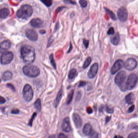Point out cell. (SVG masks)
Segmentation results:
<instances>
[{"mask_svg": "<svg viewBox=\"0 0 138 138\" xmlns=\"http://www.w3.org/2000/svg\"><path fill=\"white\" fill-rule=\"evenodd\" d=\"M123 66H124V63L123 61L120 59L118 60L115 62L111 68V73L112 75H114L119 70L122 69Z\"/></svg>", "mask_w": 138, "mask_h": 138, "instance_id": "10", "label": "cell"}, {"mask_svg": "<svg viewBox=\"0 0 138 138\" xmlns=\"http://www.w3.org/2000/svg\"><path fill=\"white\" fill-rule=\"evenodd\" d=\"M25 34L27 38L31 41H36L38 38V34L34 30L31 29H27L26 31Z\"/></svg>", "mask_w": 138, "mask_h": 138, "instance_id": "11", "label": "cell"}, {"mask_svg": "<svg viewBox=\"0 0 138 138\" xmlns=\"http://www.w3.org/2000/svg\"><path fill=\"white\" fill-rule=\"evenodd\" d=\"M90 138H99V134L95 131H92L89 135Z\"/></svg>", "mask_w": 138, "mask_h": 138, "instance_id": "30", "label": "cell"}, {"mask_svg": "<svg viewBox=\"0 0 138 138\" xmlns=\"http://www.w3.org/2000/svg\"><path fill=\"white\" fill-rule=\"evenodd\" d=\"M91 61H92V58L90 57H88L87 58V59H86V60L84 62V65H83V68L84 69H86L88 67L90 64Z\"/></svg>", "mask_w": 138, "mask_h": 138, "instance_id": "27", "label": "cell"}, {"mask_svg": "<svg viewBox=\"0 0 138 138\" xmlns=\"http://www.w3.org/2000/svg\"><path fill=\"white\" fill-rule=\"evenodd\" d=\"M134 108H135V106L134 105H132V106L130 107L128 109V113H132V112L134 111Z\"/></svg>", "mask_w": 138, "mask_h": 138, "instance_id": "38", "label": "cell"}, {"mask_svg": "<svg viewBox=\"0 0 138 138\" xmlns=\"http://www.w3.org/2000/svg\"><path fill=\"white\" fill-rule=\"evenodd\" d=\"M79 3L81 7L83 8H86L88 5L87 2L85 0H79Z\"/></svg>", "mask_w": 138, "mask_h": 138, "instance_id": "31", "label": "cell"}, {"mask_svg": "<svg viewBox=\"0 0 138 138\" xmlns=\"http://www.w3.org/2000/svg\"><path fill=\"white\" fill-rule=\"evenodd\" d=\"M62 94H63V90H62V89L61 88L58 93L57 96L56 97V99H55L54 103V106L55 108L57 107L58 105H59V103L60 102L61 99H62Z\"/></svg>", "mask_w": 138, "mask_h": 138, "instance_id": "17", "label": "cell"}, {"mask_svg": "<svg viewBox=\"0 0 138 138\" xmlns=\"http://www.w3.org/2000/svg\"><path fill=\"white\" fill-rule=\"evenodd\" d=\"M58 138H67V137L63 133H60Z\"/></svg>", "mask_w": 138, "mask_h": 138, "instance_id": "43", "label": "cell"}, {"mask_svg": "<svg viewBox=\"0 0 138 138\" xmlns=\"http://www.w3.org/2000/svg\"><path fill=\"white\" fill-rule=\"evenodd\" d=\"M23 72L27 76L31 78H35L40 74V70L37 66L32 65H25L23 68Z\"/></svg>", "mask_w": 138, "mask_h": 138, "instance_id": "3", "label": "cell"}, {"mask_svg": "<svg viewBox=\"0 0 138 138\" xmlns=\"http://www.w3.org/2000/svg\"><path fill=\"white\" fill-rule=\"evenodd\" d=\"M19 110L18 109H13L11 111V113L13 114H18L19 113Z\"/></svg>", "mask_w": 138, "mask_h": 138, "instance_id": "40", "label": "cell"}, {"mask_svg": "<svg viewBox=\"0 0 138 138\" xmlns=\"http://www.w3.org/2000/svg\"><path fill=\"white\" fill-rule=\"evenodd\" d=\"M7 86L9 88H10L11 90L13 91V92H15V88L13 86V85H12V84H8L7 85Z\"/></svg>", "mask_w": 138, "mask_h": 138, "instance_id": "37", "label": "cell"}, {"mask_svg": "<svg viewBox=\"0 0 138 138\" xmlns=\"http://www.w3.org/2000/svg\"><path fill=\"white\" fill-rule=\"evenodd\" d=\"M48 138H55V136L54 135H51L50 137H49Z\"/></svg>", "mask_w": 138, "mask_h": 138, "instance_id": "48", "label": "cell"}, {"mask_svg": "<svg viewBox=\"0 0 138 138\" xmlns=\"http://www.w3.org/2000/svg\"><path fill=\"white\" fill-rule=\"evenodd\" d=\"M86 111L88 114H91L92 113L93 110L92 108L90 107H88L86 109Z\"/></svg>", "mask_w": 138, "mask_h": 138, "instance_id": "42", "label": "cell"}, {"mask_svg": "<svg viewBox=\"0 0 138 138\" xmlns=\"http://www.w3.org/2000/svg\"><path fill=\"white\" fill-rule=\"evenodd\" d=\"M126 77V72L122 71L119 72L115 78V83L119 87L123 84Z\"/></svg>", "mask_w": 138, "mask_h": 138, "instance_id": "7", "label": "cell"}, {"mask_svg": "<svg viewBox=\"0 0 138 138\" xmlns=\"http://www.w3.org/2000/svg\"><path fill=\"white\" fill-rule=\"evenodd\" d=\"M10 13L9 10L8 8H4L0 10V16L1 19H5L9 16Z\"/></svg>", "mask_w": 138, "mask_h": 138, "instance_id": "20", "label": "cell"}, {"mask_svg": "<svg viewBox=\"0 0 138 138\" xmlns=\"http://www.w3.org/2000/svg\"><path fill=\"white\" fill-rule=\"evenodd\" d=\"M41 1L47 7L51 6L52 4V1L51 0H41Z\"/></svg>", "mask_w": 138, "mask_h": 138, "instance_id": "33", "label": "cell"}, {"mask_svg": "<svg viewBox=\"0 0 138 138\" xmlns=\"http://www.w3.org/2000/svg\"><path fill=\"white\" fill-rule=\"evenodd\" d=\"M62 129L64 132H70L72 131V127L69 118L67 117L64 119L62 123Z\"/></svg>", "mask_w": 138, "mask_h": 138, "instance_id": "12", "label": "cell"}, {"mask_svg": "<svg viewBox=\"0 0 138 138\" xmlns=\"http://www.w3.org/2000/svg\"><path fill=\"white\" fill-rule=\"evenodd\" d=\"M104 9L106 13L109 15L112 19H113V21L117 20V18H116L115 15V14L113 12H112L109 9H107V8H104Z\"/></svg>", "mask_w": 138, "mask_h": 138, "instance_id": "24", "label": "cell"}, {"mask_svg": "<svg viewBox=\"0 0 138 138\" xmlns=\"http://www.w3.org/2000/svg\"><path fill=\"white\" fill-rule=\"evenodd\" d=\"M99 70V65L95 63L91 66L88 73V76L90 79H93L96 76Z\"/></svg>", "mask_w": 138, "mask_h": 138, "instance_id": "13", "label": "cell"}, {"mask_svg": "<svg viewBox=\"0 0 138 138\" xmlns=\"http://www.w3.org/2000/svg\"><path fill=\"white\" fill-rule=\"evenodd\" d=\"M138 79V77L135 74H131L129 75L126 82L127 90H132L136 85Z\"/></svg>", "mask_w": 138, "mask_h": 138, "instance_id": "5", "label": "cell"}, {"mask_svg": "<svg viewBox=\"0 0 138 138\" xmlns=\"http://www.w3.org/2000/svg\"><path fill=\"white\" fill-rule=\"evenodd\" d=\"M107 34L108 35H113V34H115L114 29L113 27H110L109 28L108 31H107Z\"/></svg>", "mask_w": 138, "mask_h": 138, "instance_id": "34", "label": "cell"}, {"mask_svg": "<svg viewBox=\"0 0 138 138\" xmlns=\"http://www.w3.org/2000/svg\"><path fill=\"white\" fill-rule=\"evenodd\" d=\"M117 15L119 20L122 22H125L128 18V12L126 8L122 7L118 10Z\"/></svg>", "mask_w": 138, "mask_h": 138, "instance_id": "8", "label": "cell"}, {"mask_svg": "<svg viewBox=\"0 0 138 138\" xmlns=\"http://www.w3.org/2000/svg\"><path fill=\"white\" fill-rule=\"evenodd\" d=\"M92 132V127L89 123H86L84 126L83 129V132L84 135L89 136Z\"/></svg>", "mask_w": 138, "mask_h": 138, "instance_id": "16", "label": "cell"}, {"mask_svg": "<svg viewBox=\"0 0 138 138\" xmlns=\"http://www.w3.org/2000/svg\"><path fill=\"white\" fill-rule=\"evenodd\" d=\"M138 63L137 60L132 58L126 60L124 63V67L128 71H132L137 67Z\"/></svg>", "mask_w": 138, "mask_h": 138, "instance_id": "9", "label": "cell"}, {"mask_svg": "<svg viewBox=\"0 0 138 138\" xmlns=\"http://www.w3.org/2000/svg\"><path fill=\"white\" fill-rule=\"evenodd\" d=\"M125 100L128 104H131L134 101V94L133 93H130L127 94L125 97Z\"/></svg>", "mask_w": 138, "mask_h": 138, "instance_id": "22", "label": "cell"}, {"mask_svg": "<svg viewBox=\"0 0 138 138\" xmlns=\"http://www.w3.org/2000/svg\"><path fill=\"white\" fill-rule=\"evenodd\" d=\"M22 93L24 100L27 102L31 101L34 96L32 88L29 84H26L24 86Z\"/></svg>", "mask_w": 138, "mask_h": 138, "instance_id": "4", "label": "cell"}, {"mask_svg": "<svg viewBox=\"0 0 138 138\" xmlns=\"http://www.w3.org/2000/svg\"><path fill=\"white\" fill-rule=\"evenodd\" d=\"M50 62L51 63V65L53 66V67L54 68V69H56V63L55 62L54 59V56L53 54H51L50 56Z\"/></svg>", "mask_w": 138, "mask_h": 138, "instance_id": "28", "label": "cell"}, {"mask_svg": "<svg viewBox=\"0 0 138 138\" xmlns=\"http://www.w3.org/2000/svg\"><path fill=\"white\" fill-rule=\"evenodd\" d=\"M114 138H123L122 137H120V136H115L114 137Z\"/></svg>", "mask_w": 138, "mask_h": 138, "instance_id": "47", "label": "cell"}, {"mask_svg": "<svg viewBox=\"0 0 138 138\" xmlns=\"http://www.w3.org/2000/svg\"><path fill=\"white\" fill-rule=\"evenodd\" d=\"M6 102V100L5 99H4V98L2 97V96H0V104H4V103H5Z\"/></svg>", "mask_w": 138, "mask_h": 138, "instance_id": "41", "label": "cell"}, {"mask_svg": "<svg viewBox=\"0 0 138 138\" xmlns=\"http://www.w3.org/2000/svg\"><path fill=\"white\" fill-rule=\"evenodd\" d=\"M33 10L31 6L28 4L23 5L16 12L17 17L22 19H27L31 17Z\"/></svg>", "mask_w": 138, "mask_h": 138, "instance_id": "2", "label": "cell"}, {"mask_svg": "<svg viewBox=\"0 0 138 138\" xmlns=\"http://www.w3.org/2000/svg\"><path fill=\"white\" fill-rule=\"evenodd\" d=\"M74 95V90H72L69 93L67 96V97L66 99V104H69L71 102L73 99Z\"/></svg>", "mask_w": 138, "mask_h": 138, "instance_id": "26", "label": "cell"}, {"mask_svg": "<svg viewBox=\"0 0 138 138\" xmlns=\"http://www.w3.org/2000/svg\"><path fill=\"white\" fill-rule=\"evenodd\" d=\"M13 74L12 73L9 71H7L3 73L2 76V78L4 81H9L12 79Z\"/></svg>", "mask_w": 138, "mask_h": 138, "instance_id": "19", "label": "cell"}, {"mask_svg": "<svg viewBox=\"0 0 138 138\" xmlns=\"http://www.w3.org/2000/svg\"><path fill=\"white\" fill-rule=\"evenodd\" d=\"M13 58V53L12 52L4 51L3 53L1 56V63L2 65H8L12 62Z\"/></svg>", "mask_w": 138, "mask_h": 138, "instance_id": "6", "label": "cell"}, {"mask_svg": "<svg viewBox=\"0 0 138 138\" xmlns=\"http://www.w3.org/2000/svg\"><path fill=\"white\" fill-rule=\"evenodd\" d=\"M83 44H84V46H85V48H87L88 47L89 45V40L84 38L83 40Z\"/></svg>", "mask_w": 138, "mask_h": 138, "instance_id": "35", "label": "cell"}, {"mask_svg": "<svg viewBox=\"0 0 138 138\" xmlns=\"http://www.w3.org/2000/svg\"><path fill=\"white\" fill-rule=\"evenodd\" d=\"M37 113H34L33 114H32V117H31V119H30L28 122V125L30 126H32V123H33V121L34 120V119L35 118L36 116H37Z\"/></svg>", "mask_w": 138, "mask_h": 138, "instance_id": "29", "label": "cell"}, {"mask_svg": "<svg viewBox=\"0 0 138 138\" xmlns=\"http://www.w3.org/2000/svg\"><path fill=\"white\" fill-rule=\"evenodd\" d=\"M72 44L70 43V48H69V50H68L67 53H69L70 52V51L72 50Z\"/></svg>", "mask_w": 138, "mask_h": 138, "instance_id": "45", "label": "cell"}, {"mask_svg": "<svg viewBox=\"0 0 138 138\" xmlns=\"http://www.w3.org/2000/svg\"><path fill=\"white\" fill-rule=\"evenodd\" d=\"M72 118L76 128H81L82 125V121L79 115L76 113H73Z\"/></svg>", "mask_w": 138, "mask_h": 138, "instance_id": "14", "label": "cell"}, {"mask_svg": "<svg viewBox=\"0 0 138 138\" xmlns=\"http://www.w3.org/2000/svg\"><path fill=\"white\" fill-rule=\"evenodd\" d=\"M105 110H106V111H107V113H110V114H111V113H113V109H112V108H111L110 107H107V106H106Z\"/></svg>", "mask_w": 138, "mask_h": 138, "instance_id": "36", "label": "cell"}, {"mask_svg": "<svg viewBox=\"0 0 138 138\" xmlns=\"http://www.w3.org/2000/svg\"><path fill=\"white\" fill-rule=\"evenodd\" d=\"M77 72L76 69H73L70 71L68 75V77L70 79H73L76 77L77 75Z\"/></svg>", "mask_w": 138, "mask_h": 138, "instance_id": "23", "label": "cell"}, {"mask_svg": "<svg viewBox=\"0 0 138 138\" xmlns=\"http://www.w3.org/2000/svg\"><path fill=\"white\" fill-rule=\"evenodd\" d=\"M138 133L136 132H132L130 134L128 138H138Z\"/></svg>", "mask_w": 138, "mask_h": 138, "instance_id": "32", "label": "cell"}, {"mask_svg": "<svg viewBox=\"0 0 138 138\" xmlns=\"http://www.w3.org/2000/svg\"><path fill=\"white\" fill-rule=\"evenodd\" d=\"M110 41L112 44L114 46L118 45L120 41V36H119V32H117L115 34V35L112 38H111Z\"/></svg>", "mask_w": 138, "mask_h": 138, "instance_id": "21", "label": "cell"}, {"mask_svg": "<svg viewBox=\"0 0 138 138\" xmlns=\"http://www.w3.org/2000/svg\"><path fill=\"white\" fill-rule=\"evenodd\" d=\"M86 82L84 81H81L79 83V87H82L85 86L86 85Z\"/></svg>", "mask_w": 138, "mask_h": 138, "instance_id": "39", "label": "cell"}, {"mask_svg": "<svg viewBox=\"0 0 138 138\" xmlns=\"http://www.w3.org/2000/svg\"><path fill=\"white\" fill-rule=\"evenodd\" d=\"M11 43L9 40H5L3 41L0 44V49L1 51L2 50H8L11 47Z\"/></svg>", "mask_w": 138, "mask_h": 138, "instance_id": "18", "label": "cell"}, {"mask_svg": "<svg viewBox=\"0 0 138 138\" xmlns=\"http://www.w3.org/2000/svg\"><path fill=\"white\" fill-rule=\"evenodd\" d=\"M39 32L41 34H44L45 33H46V31H45L44 30H41L39 31Z\"/></svg>", "mask_w": 138, "mask_h": 138, "instance_id": "46", "label": "cell"}, {"mask_svg": "<svg viewBox=\"0 0 138 138\" xmlns=\"http://www.w3.org/2000/svg\"><path fill=\"white\" fill-rule=\"evenodd\" d=\"M21 58L25 63L29 64L34 62L35 58V52L33 47L28 45H24L20 49Z\"/></svg>", "mask_w": 138, "mask_h": 138, "instance_id": "1", "label": "cell"}, {"mask_svg": "<svg viewBox=\"0 0 138 138\" xmlns=\"http://www.w3.org/2000/svg\"><path fill=\"white\" fill-rule=\"evenodd\" d=\"M111 117H107L106 118V123H107V122H109V121L110 120Z\"/></svg>", "mask_w": 138, "mask_h": 138, "instance_id": "44", "label": "cell"}, {"mask_svg": "<svg viewBox=\"0 0 138 138\" xmlns=\"http://www.w3.org/2000/svg\"><path fill=\"white\" fill-rule=\"evenodd\" d=\"M30 24L34 28H40L43 27V22L40 19L34 18L31 21Z\"/></svg>", "mask_w": 138, "mask_h": 138, "instance_id": "15", "label": "cell"}, {"mask_svg": "<svg viewBox=\"0 0 138 138\" xmlns=\"http://www.w3.org/2000/svg\"><path fill=\"white\" fill-rule=\"evenodd\" d=\"M34 107L38 111H40L41 109V101L40 99H38L34 103Z\"/></svg>", "mask_w": 138, "mask_h": 138, "instance_id": "25", "label": "cell"}]
</instances>
